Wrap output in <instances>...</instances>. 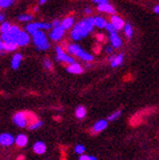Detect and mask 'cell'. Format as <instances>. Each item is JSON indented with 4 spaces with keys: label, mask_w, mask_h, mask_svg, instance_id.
Returning <instances> with one entry per match:
<instances>
[{
    "label": "cell",
    "mask_w": 159,
    "mask_h": 160,
    "mask_svg": "<svg viewBox=\"0 0 159 160\" xmlns=\"http://www.w3.org/2000/svg\"><path fill=\"white\" fill-rule=\"evenodd\" d=\"M94 27V18H85L74 26L72 31H71V38L76 40V41L81 40L82 38L88 35L90 31H93Z\"/></svg>",
    "instance_id": "obj_1"
},
{
    "label": "cell",
    "mask_w": 159,
    "mask_h": 160,
    "mask_svg": "<svg viewBox=\"0 0 159 160\" xmlns=\"http://www.w3.org/2000/svg\"><path fill=\"white\" fill-rule=\"evenodd\" d=\"M31 36H32L33 44L36 46L38 50L43 51V50L49 49L50 44L48 42V40H47V37H46L45 33L43 32V30H41V29L36 30L33 34H31Z\"/></svg>",
    "instance_id": "obj_2"
},
{
    "label": "cell",
    "mask_w": 159,
    "mask_h": 160,
    "mask_svg": "<svg viewBox=\"0 0 159 160\" xmlns=\"http://www.w3.org/2000/svg\"><path fill=\"white\" fill-rule=\"evenodd\" d=\"M67 51L69 54L77 56L78 58H80L81 60L85 61V62H91L93 61L94 57L92 55H90L89 53L85 52L82 48L77 45V44H70L67 46Z\"/></svg>",
    "instance_id": "obj_3"
},
{
    "label": "cell",
    "mask_w": 159,
    "mask_h": 160,
    "mask_svg": "<svg viewBox=\"0 0 159 160\" xmlns=\"http://www.w3.org/2000/svg\"><path fill=\"white\" fill-rule=\"evenodd\" d=\"M56 54H57V60L60 61V62H67V63H73L75 62L74 59L71 58L70 56H67L63 50L60 46H57L56 47Z\"/></svg>",
    "instance_id": "obj_4"
},
{
    "label": "cell",
    "mask_w": 159,
    "mask_h": 160,
    "mask_svg": "<svg viewBox=\"0 0 159 160\" xmlns=\"http://www.w3.org/2000/svg\"><path fill=\"white\" fill-rule=\"evenodd\" d=\"M13 121L14 123L17 125L18 127L20 128H25L27 126V114L25 112H18L16 113L13 117Z\"/></svg>",
    "instance_id": "obj_5"
},
{
    "label": "cell",
    "mask_w": 159,
    "mask_h": 160,
    "mask_svg": "<svg viewBox=\"0 0 159 160\" xmlns=\"http://www.w3.org/2000/svg\"><path fill=\"white\" fill-rule=\"evenodd\" d=\"M16 42H17L18 46L20 47H25L27 46L29 42H30V36L29 33L26 32V31H20L19 35L17 36V39H16Z\"/></svg>",
    "instance_id": "obj_6"
},
{
    "label": "cell",
    "mask_w": 159,
    "mask_h": 160,
    "mask_svg": "<svg viewBox=\"0 0 159 160\" xmlns=\"http://www.w3.org/2000/svg\"><path fill=\"white\" fill-rule=\"evenodd\" d=\"M65 28H63L62 26L59 27H54V28L51 30V32L49 33V37L54 40V41H59V40L65 34Z\"/></svg>",
    "instance_id": "obj_7"
},
{
    "label": "cell",
    "mask_w": 159,
    "mask_h": 160,
    "mask_svg": "<svg viewBox=\"0 0 159 160\" xmlns=\"http://www.w3.org/2000/svg\"><path fill=\"white\" fill-rule=\"evenodd\" d=\"M15 142V138L9 133L0 134V145L3 147H10Z\"/></svg>",
    "instance_id": "obj_8"
},
{
    "label": "cell",
    "mask_w": 159,
    "mask_h": 160,
    "mask_svg": "<svg viewBox=\"0 0 159 160\" xmlns=\"http://www.w3.org/2000/svg\"><path fill=\"white\" fill-rule=\"evenodd\" d=\"M27 137L25 135V134H19L17 137H16L15 139V142H16V145H17L19 148H23V147H26L27 145Z\"/></svg>",
    "instance_id": "obj_9"
},
{
    "label": "cell",
    "mask_w": 159,
    "mask_h": 160,
    "mask_svg": "<svg viewBox=\"0 0 159 160\" xmlns=\"http://www.w3.org/2000/svg\"><path fill=\"white\" fill-rule=\"evenodd\" d=\"M33 151H34L36 154H39V155L45 153V151H46V145H45L43 142H41V141L36 142L34 145H33Z\"/></svg>",
    "instance_id": "obj_10"
},
{
    "label": "cell",
    "mask_w": 159,
    "mask_h": 160,
    "mask_svg": "<svg viewBox=\"0 0 159 160\" xmlns=\"http://www.w3.org/2000/svg\"><path fill=\"white\" fill-rule=\"evenodd\" d=\"M67 70L68 71L69 73H73V74H79V73H82V68L81 66L79 65L77 62H73V63H70V65L67 68Z\"/></svg>",
    "instance_id": "obj_11"
},
{
    "label": "cell",
    "mask_w": 159,
    "mask_h": 160,
    "mask_svg": "<svg viewBox=\"0 0 159 160\" xmlns=\"http://www.w3.org/2000/svg\"><path fill=\"white\" fill-rule=\"evenodd\" d=\"M111 23H112L117 29H121L125 26L124 21L117 15H113L112 17H111Z\"/></svg>",
    "instance_id": "obj_12"
},
{
    "label": "cell",
    "mask_w": 159,
    "mask_h": 160,
    "mask_svg": "<svg viewBox=\"0 0 159 160\" xmlns=\"http://www.w3.org/2000/svg\"><path fill=\"white\" fill-rule=\"evenodd\" d=\"M107 120L102 119V120H99L98 122L95 123V125L93 127V130L95 133H100L102 130H105L107 128Z\"/></svg>",
    "instance_id": "obj_13"
},
{
    "label": "cell",
    "mask_w": 159,
    "mask_h": 160,
    "mask_svg": "<svg viewBox=\"0 0 159 160\" xmlns=\"http://www.w3.org/2000/svg\"><path fill=\"white\" fill-rule=\"evenodd\" d=\"M22 57L21 54H16L13 56L12 58V61H11V68L16 70L18 69L21 66V62H22Z\"/></svg>",
    "instance_id": "obj_14"
},
{
    "label": "cell",
    "mask_w": 159,
    "mask_h": 160,
    "mask_svg": "<svg viewBox=\"0 0 159 160\" xmlns=\"http://www.w3.org/2000/svg\"><path fill=\"white\" fill-rule=\"evenodd\" d=\"M98 10L101 11V12H106V13H108V14H112L114 15L115 14V10L114 8L109 5L108 3H104V4H98Z\"/></svg>",
    "instance_id": "obj_15"
},
{
    "label": "cell",
    "mask_w": 159,
    "mask_h": 160,
    "mask_svg": "<svg viewBox=\"0 0 159 160\" xmlns=\"http://www.w3.org/2000/svg\"><path fill=\"white\" fill-rule=\"evenodd\" d=\"M109 39L111 41V44H112V47L114 48H118L120 47L122 42H121V39L117 35V33H110V36H109Z\"/></svg>",
    "instance_id": "obj_16"
},
{
    "label": "cell",
    "mask_w": 159,
    "mask_h": 160,
    "mask_svg": "<svg viewBox=\"0 0 159 160\" xmlns=\"http://www.w3.org/2000/svg\"><path fill=\"white\" fill-rule=\"evenodd\" d=\"M40 29V27H39V22H29L28 25L26 27V30L31 35L33 34L36 30Z\"/></svg>",
    "instance_id": "obj_17"
},
{
    "label": "cell",
    "mask_w": 159,
    "mask_h": 160,
    "mask_svg": "<svg viewBox=\"0 0 159 160\" xmlns=\"http://www.w3.org/2000/svg\"><path fill=\"white\" fill-rule=\"evenodd\" d=\"M73 23H74L73 18L68 17V18H66L65 20H63V21L61 22V26H62L63 28H65V29H68V28H70L71 27L73 26Z\"/></svg>",
    "instance_id": "obj_18"
},
{
    "label": "cell",
    "mask_w": 159,
    "mask_h": 160,
    "mask_svg": "<svg viewBox=\"0 0 159 160\" xmlns=\"http://www.w3.org/2000/svg\"><path fill=\"white\" fill-rule=\"evenodd\" d=\"M106 25H107V22L105 19H102V17H95L94 18V26L95 27H98L100 28H106Z\"/></svg>",
    "instance_id": "obj_19"
},
{
    "label": "cell",
    "mask_w": 159,
    "mask_h": 160,
    "mask_svg": "<svg viewBox=\"0 0 159 160\" xmlns=\"http://www.w3.org/2000/svg\"><path fill=\"white\" fill-rule=\"evenodd\" d=\"M123 58H124V55H122V54L116 56V57H113L112 61H111V67L116 68L118 66H120L123 62Z\"/></svg>",
    "instance_id": "obj_20"
},
{
    "label": "cell",
    "mask_w": 159,
    "mask_h": 160,
    "mask_svg": "<svg viewBox=\"0 0 159 160\" xmlns=\"http://www.w3.org/2000/svg\"><path fill=\"white\" fill-rule=\"evenodd\" d=\"M75 115H76V117L79 118V119L84 118L85 115H86V109H85V108L82 107V106L78 107V108H76V110H75Z\"/></svg>",
    "instance_id": "obj_21"
},
{
    "label": "cell",
    "mask_w": 159,
    "mask_h": 160,
    "mask_svg": "<svg viewBox=\"0 0 159 160\" xmlns=\"http://www.w3.org/2000/svg\"><path fill=\"white\" fill-rule=\"evenodd\" d=\"M18 20L20 22H31L32 21V16L27 15V14H22V15H19Z\"/></svg>",
    "instance_id": "obj_22"
},
{
    "label": "cell",
    "mask_w": 159,
    "mask_h": 160,
    "mask_svg": "<svg viewBox=\"0 0 159 160\" xmlns=\"http://www.w3.org/2000/svg\"><path fill=\"white\" fill-rule=\"evenodd\" d=\"M124 30H125V34L128 38H131L132 35H133V28L131 27L130 23H126L124 26Z\"/></svg>",
    "instance_id": "obj_23"
},
{
    "label": "cell",
    "mask_w": 159,
    "mask_h": 160,
    "mask_svg": "<svg viewBox=\"0 0 159 160\" xmlns=\"http://www.w3.org/2000/svg\"><path fill=\"white\" fill-rule=\"evenodd\" d=\"M14 3V0H0V8H8Z\"/></svg>",
    "instance_id": "obj_24"
},
{
    "label": "cell",
    "mask_w": 159,
    "mask_h": 160,
    "mask_svg": "<svg viewBox=\"0 0 159 160\" xmlns=\"http://www.w3.org/2000/svg\"><path fill=\"white\" fill-rule=\"evenodd\" d=\"M11 28V25L10 22H3L1 25H0V32L3 33V32H6V31Z\"/></svg>",
    "instance_id": "obj_25"
},
{
    "label": "cell",
    "mask_w": 159,
    "mask_h": 160,
    "mask_svg": "<svg viewBox=\"0 0 159 160\" xmlns=\"http://www.w3.org/2000/svg\"><path fill=\"white\" fill-rule=\"evenodd\" d=\"M106 29L108 31L109 33H115V32H117V30H118L111 22H108V23L107 22V25H106Z\"/></svg>",
    "instance_id": "obj_26"
},
{
    "label": "cell",
    "mask_w": 159,
    "mask_h": 160,
    "mask_svg": "<svg viewBox=\"0 0 159 160\" xmlns=\"http://www.w3.org/2000/svg\"><path fill=\"white\" fill-rule=\"evenodd\" d=\"M43 125V122L41 121V120H38V121H35L34 123L30 124L29 126V130H36V129H39L41 126Z\"/></svg>",
    "instance_id": "obj_27"
},
{
    "label": "cell",
    "mask_w": 159,
    "mask_h": 160,
    "mask_svg": "<svg viewBox=\"0 0 159 160\" xmlns=\"http://www.w3.org/2000/svg\"><path fill=\"white\" fill-rule=\"evenodd\" d=\"M122 114V112L120 110H118V111H115V112H113L112 114H110L109 116H108V118H107V120H109V121H112V120H115V119H117L119 116H120Z\"/></svg>",
    "instance_id": "obj_28"
},
{
    "label": "cell",
    "mask_w": 159,
    "mask_h": 160,
    "mask_svg": "<svg viewBox=\"0 0 159 160\" xmlns=\"http://www.w3.org/2000/svg\"><path fill=\"white\" fill-rule=\"evenodd\" d=\"M74 151H75L77 154H83L84 151H85V147L82 146V145H77L74 148Z\"/></svg>",
    "instance_id": "obj_29"
},
{
    "label": "cell",
    "mask_w": 159,
    "mask_h": 160,
    "mask_svg": "<svg viewBox=\"0 0 159 160\" xmlns=\"http://www.w3.org/2000/svg\"><path fill=\"white\" fill-rule=\"evenodd\" d=\"M43 63H44L45 68L49 69V70H51V69L53 68V63H52V62H51L49 59H45L44 62H43Z\"/></svg>",
    "instance_id": "obj_30"
},
{
    "label": "cell",
    "mask_w": 159,
    "mask_h": 160,
    "mask_svg": "<svg viewBox=\"0 0 159 160\" xmlns=\"http://www.w3.org/2000/svg\"><path fill=\"white\" fill-rule=\"evenodd\" d=\"M96 159L97 157L86 155V154H80V157H79V160H96Z\"/></svg>",
    "instance_id": "obj_31"
},
{
    "label": "cell",
    "mask_w": 159,
    "mask_h": 160,
    "mask_svg": "<svg viewBox=\"0 0 159 160\" xmlns=\"http://www.w3.org/2000/svg\"><path fill=\"white\" fill-rule=\"evenodd\" d=\"M0 50L5 51V43H4V41L2 40V37L1 36H0Z\"/></svg>",
    "instance_id": "obj_32"
},
{
    "label": "cell",
    "mask_w": 159,
    "mask_h": 160,
    "mask_svg": "<svg viewBox=\"0 0 159 160\" xmlns=\"http://www.w3.org/2000/svg\"><path fill=\"white\" fill-rule=\"evenodd\" d=\"M93 2L98 3V4H104V3H108V0H92Z\"/></svg>",
    "instance_id": "obj_33"
},
{
    "label": "cell",
    "mask_w": 159,
    "mask_h": 160,
    "mask_svg": "<svg viewBox=\"0 0 159 160\" xmlns=\"http://www.w3.org/2000/svg\"><path fill=\"white\" fill-rule=\"evenodd\" d=\"M59 26H61V22L59 21V20H56V21H54L53 22H52V27L54 28V27H59Z\"/></svg>",
    "instance_id": "obj_34"
},
{
    "label": "cell",
    "mask_w": 159,
    "mask_h": 160,
    "mask_svg": "<svg viewBox=\"0 0 159 160\" xmlns=\"http://www.w3.org/2000/svg\"><path fill=\"white\" fill-rule=\"evenodd\" d=\"M4 21H5V16H4V14L0 13V23H2Z\"/></svg>",
    "instance_id": "obj_35"
},
{
    "label": "cell",
    "mask_w": 159,
    "mask_h": 160,
    "mask_svg": "<svg viewBox=\"0 0 159 160\" xmlns=\"http://www.w3.org/2000/svg\"><path fill=\"white\" fill-rule=\"evenodd\" d=\"M112 50H113V49H112V47H109V46H108V47H107V53L110 54L111 52H112Z\"/></svg>",
    "instance_id": "obj_36"
},
{
    "label": "cell",
    "mask_w": 159,
    "mask_h": 160,
    "mask_svg": "<svg viewBox=\"0 0 159 160\" xmlns=\"http://www.w3.org/2000/svg\"><path fill=\"white\" fill-rule=\"evenodd\" d=\"M154 12H155L156 14H159V5H157V6L154 7Z\"/></svg>",
    "instance_id": "obj_37"
},
{
    "label": "cell",
    "mask_w": 159,
    "mask_h": 160,
    "mask_svg": "<svg viewBox=\"0 0 159 160\" xmlns=\"http://www.w3.org/2000/svg\"><path fill=\"white\" fill-rule=\"evenodd\" d=\"M47 1H48V0H39V4H40V5H43V4H45Z\"/></svg>",
    "instance_id": "obj_38"
},
{
    "label": "cell",
    "mask_w": 159,
    "mask_h": 160,
    "mask_svg": "<svg viewBox=\"0 0 159 160\" xmlns=\"http://www.w3.org/2000/svg\"><path fill=\"white\" fill-rule=\"evenodd\" d=\"M84 12H85V14H88V15H89V14H91V10L89 9V8H86Z\"/></svg>",
    "instance_id": "obj_39"
},
{
    "label": "cell",
    "mask_w": 159,
    "mask_h": 160,
    "mask_svg": "<svg viewBox=\"0 0 159 160\" xmlns=\"http://www.w3.org/2000/svg\"><path fill=\"white\" fill-rule=\"evenodd\" d=\"M6 51H3V50H0V56H3L5 54Z\"/></svg>",
    "instance_id": "obj_40"
}]
</instances>
